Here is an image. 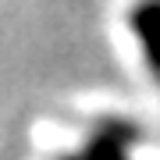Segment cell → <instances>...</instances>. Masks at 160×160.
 I'll return each instance as SVG.
<instances>
[{
    "mask_svg": "<svg viewBox=\"0 0 160 160\" xmlns=\"http://www.w3.org/2000/svg\"><path fill=\"white\" fill-rule=\"evenodd\" d=\"M128 128H100L96 135L89 139V146L82 149L86 160H132L128 157Z\"/></svg>",
    "mask_w": 160,
    "mask_h": 160,
    "instance_id": "1",
    "label": "cell"
},
{
    "mask_svg": "<svg viewBox=\"0 0 160 160\" xmlns=\"http://www.w3.org/2000/svg\"><path fill=\"white\" fill-rule=\"evenodd\" d=\"M135 29L142 36L146 57L153 64V71L160 75V7H142V14L135 18Z\"/></svg>",
    "mask_w": 160,
    "mask_h": 160,
    "instance_id": "2",
    "label": "cell"
},
{
    "mask_svg": "<svg viewBox=\"0 0 160 160\" xmlns=\"http://www.w3.org/2000/svg\"><path fill=\"white\" fill-rule=\"evenodd\" d=\"M64 160H86V157H64Z\"/></svg>",
    "mask_w": 160,
    "mask_h": 160,
    "instance_id": "3",
    "label": "cell"
}]
</instances>
